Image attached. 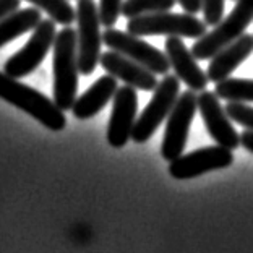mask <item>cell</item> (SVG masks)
Here are the masks:
<instances>
[{
	"instance_id": "6da1fadb",
	"label": "cell",
	"mask_w": 253,
	"mask_h": 253,
	"mask_svg": "<svg viewBox=\"0 0 253 253\" xmlns=\"http://www.w3.org/2000/svg\"><path fill=\"white\" fill-rule=\"evenodd\" d=\"M54 102L63 112L72 111L78 91V55L77 31L65 26L54 41Z\"/></svg>"
},
{
	"instance_id": "7a4b0ae2",
	"label": "cell",
	"mask_w": 253,
	"mask_h": 253,
	"mask_svg": "<svg viewBox=\"0 0 253 253\" xmlns=\"http://www.w3.org/2000/svg\"><path fill=\"white\" fill-rule=\"evenodd\" d=\"M0 99L30 114L33 119H36L39 124H42L45 128L52 131H60L67 125L63 111L55 104L54 99H49L41 91L34 89L2 72H0Z\"/></svg>"
},
{
	"instance_id": "3957f363",
	"label": "cell",
	"mask_w": 253,
	"mask_h": 253,
	"mask_svg": "<svg viewBox=\"0 0 253 253\" xmlns=\"http://www.w3.org/2000/svg\"><path fill=\"white\" fill-rule=\"evenodd\" d=\"M205 21L190 13H149L130 18L126 31L133 36H177L188 39H200L206 34Z\"/></svg>"
},
{
	"instance_id": "277c9868",
	"label": "cell",
	"mask_w": 253,
	"mask_h": 253,
	"mask_svg": "<svg viewBox=\"0 0 253 253\" xmlns=\"http://www.w3.org/2000/svg\"><path fill=\"white\" fill-rule=\"evenodd\" d=\"M253 21V0H237L235 7L226 20L212 28L211 33H206L203 38L197 39L192 50L197 60H208L216 55L222 47H226L235 39H239Z\"/></svg>"
},
{
	"instance_id": "5b68a950",
	"label": "cell",
	"mask_w": 253,
	"mask_h": 253,
	"mask_svg": "<svg viewBox=\"0 0 253 253\" xmlns=\"http://www.w3.org/2000/svg\"><path fill=\"white\" fill-rule=\"evenodd\" d=\"M101 21L94 0H78L77 5V55L78 70L84 77L91 75L101 59Z\"/></svg>"
},
{
	"instance_id": "8992f818",
	"label": "cell",
	"mask_w": 253,
	"mask_h": 253,
	"mask_svg": "<svg viewBox=\"0 0 253 253\" xmlns=\"http://www.w3.org/2000/svg\"><path fill=\"white\" fill-rule=\"evenodd\" d=\"M180 96V80L175 75H164L153 91L151 101L143 109L141 116L136 119L131 140L135 143H146L159 128V125L169 117L177 99Z\"/></svg>"
},
{
	"instance_id": "52a82bcc",
	"label": "cell",
	"mask_w": 253,
	"mask_h": 253,
	"mask_svg": "<svg viewBox=\"0 0 253 253\" xmlns=\"http://www.w3.org/2000/svg\"><path fill=\"white\" fill-rule=\"evenodd\" d=\"M57 31L52 20H42L34 28L30 41H28L16 54L5 62L3 73L11 78H25L41 65V62L54 47Z\"/></svg>"
},
{
	"instance_id": "ba28073f",
	"label": "cell",
	"mask_w": 253,
	"mask_h": 253,
	"mask_svg": "<svg viewBox=\"0 0 253 253\" xmlns=\"http://www.w3.org/2000/svg\"><path fill=\"white\" fill-rule=\"evenodd\" d=\"M197 111H198L197 93L192 89L183 91L168 117L163 146H161V154H163V158L166 161L172 163L174 159L180 158L183 154V149H185V145L188 141L190 126H192Z\"/></svg>"
},
{
	"instance_id": "9c48e42d",
	"label": "cell",
	"mask_w": 253,
	"mask_h": 253,
	"mask_svg": "<svg viewBox=\"0 0 253 253\" xmlns=\"http://www.w3.org/2000/svg\"><path fill=\"white\" fill-rule=\"evenodd\" d=\"M102 42L111 50L122 54L128 59L138 62L140 65L146 67L154 75H168L170 63L164 52H161L154 45L143 41L138 36H133L128 31H119L114 28H107L102 33Z\"/></svg>"
},
{
	"instance_id": "30bf717a",
	"label": "cell",
	"mask_w": 253,
	"mask_h": 253,
	"mask_svg": "<svg viewBox=\"0 0 253 253\" xmlns=\"http://www.w3.org/2000/svg\"><path fill=\"white\" fill-rule=\"evenodd\" d=\"M232 163L234 154L231 149L219 145L206 146L174 159L169 164V174L177 180H188L212 170L227 169Z\"/></svg>"
},
{
	"instance_id": "8fae6325",
	"label": "cell",
	"mask_w": 253,
	"mask_h": 253,
	"mask_svg": "<svg viewBox=\"0 0 253 253\" xmlns=\"http://www.w3.org/2000/svg\"><path fill=\"white\" fill-rule=\"evenodd\" d=\"M138 96L131 86H122L112 99V112L107 126V143L112 148H124L131 140V131L136 124Z\"/></svg>"
},
{
	"instance_id": "7c38bea8",
	"label": "cell",
	"mask_w": 253,
	"mask_h": 253,
	"mask_svg": "<svg viewBox=\"0 0 253 253\" xmlns=\"http://www.w3.org/2000/svg\"><path fill=\"white\" fill-rule=\"evenodd\" d=\"M198 111L201 114L206 130L216 145L227 149L240 146V135L235 131L226 109L221 106L219 97L214 91H201L198 94Z\"/></svg>"
},
{
	"instance_id": "4fadbf2b",
	"label": "cell",
	"mask_w": 253,
	"mask_h": 253,
	"mask_svg": "<svg viewBox=\"0 0 253 253\" xmlns=\"http://www.w3.org/2000/svg\"><path fill=\"white\" fill-rule=\"evenodd\" d=\"M164 54L170 63V68H174L175 77L183 82L188 89L192 91H205L210 80L206 72L201 70V67L197 63V59L193 57L182 38L169 36L164 42Z\"/></svg>"
},
{
	"instance_id": "5bb4252c",
	"label": "cell",
	"mask_w": 253,
	"mask_h": 253,
	"mask_svg": "<svg viewBox=\"0 0 253 253\" xmlns=\"http://www.w3.org/2000/svg\"><path fill=\"white\" fill-rule=\"evenodd\" d=\"M99 65L107 72V75L122 80L124 84L140 91H146V93L156 89L159 83L156 75L149 72L146 67L111 49L101 54Z\"/></svg>"
},
{
	"instance_id": "9a60e30c",
	"label": "cell",
	"mask_w": 253,
	"mask_h": 253,
	"mask_svg": "<svg viewBox=\"0 0 253 253\" xmlns=\"http://www.w3.org/2000/svg\"><path fill=\"white\" fill-rule=\"evenodd\" d=\"M253 54V36L252 34H242L226 47H222L216 55L211 57L208 67V80L212 83H219L229 78L237 70L240 63H244Z\"/></svg>"
},
{
	"instance_id": "2e32d148",
	"label": "cell",
	"mask_w": 253,
	"mask_h": 253,
	"mask_svg": "<svg viewBox=\"0 0 253 253\" xmlns=\"http://www.w3.org/2000/svg\"><path fill=\"white\" fill-rule=\"evenodd\" d=\"M117 89V78L111 77V75L101 77L89 86L88 91L77 97L72 107L73 116L78 120H88L94 117L97 112H101L107 106L109 101L114 99Z\"/></svg>"
},
{
	"instance_id": "e0dca14e",
	"label": "cell",
	"mask_w": 253,
	"mask_h": 253,
	"mask_svg": "<svg viewBox=\"0 0 253 253\" xmlns=\"http://www.w3.org/2000/svg\"><path fill=\"white\" fill-rule=\"evenodd\" d=\"M42 21L39 8H18L0 20V47L15 41L25 33L34 31Z\"/></svg>"
},
{
	"instance_id": "ac0fdd59",
	"label": "cell",
	"mask_w": 253,
	"mask_h": 253,
	"mask_svg": "<svg viewBox=\"0 0 253 253\" xmlns=\"http://www.w3.org/2000/svg\"><path fill=\"white\" fill-rule=\"evenodd\" d=\"M214 93L219 99L227 102H253V80L226 78L216 83Z\"/></svg>"
},
{
	"instance_id": "d6986e66",
	"label": "cell",
	"mask_w": 253,
	"mask_h": 253,
	"mask_svg": "<svg viewBox=\"0 0 253 253\" xmlns=\"http://www.w3.org/2000/svg\"><path fill=\"white\" fill-rule=\"evenodd\" d=\"M26 2L45 11L50 20L62 26H72V23L77 21V11L72 8L68 0H26Z\"/></svg>"
},
{
	"instance_id": "ffe728a7",
	"label": "cell",
	"mask_w": 253,
	"mask_h": 253,
	"mask_svg": "<svg viewBox=\"0 0 253 253\" xmlns=\"http://www.w3.org/2000/svg\"><path fill=\"white\" fill-rule=\"evenodd\" d=\"M177 0H124L122 15L125 18H135V16L161 13L174 8Z\"/></svg>"
},
{
	"instance_id": "44dd1931",
	"label": "cell",
	"mask_w": 253,
	"mask_h": 253,
	"mask_svg": "<svg viewBox=\"0 0 253 253\" xmlns=\"http://www.w3.org/2000/svg\"><path fill=\"white\" fill-rule=\"evenodd\" d=\"M124 0H99V21L101 26L112 28L117 23V18L122 15Z\"/></svg>"
},
{
	"instance_id": "7402d4cb",
	"label": "cell",
	"mask_w": 253,
	"mask_h": 253,
	"mask_svg": "<svg viewBox=\"0 0 253 253\" xmlns=\"http://www.w3.org/2000/svg\"><path fill=\"white\" fill-rule=\"evenodd\" d=\"M226 112L231 120L245 126L247 130L253 131V107L252 106H247L244 102H229L226 106Z\"/></svg>"
},
{
	"instance_id": "603a6c76",
	"label": "cell",
	"mask_w": 253,
	"mask_h": 253,
	"mask_svg": "<svg viewBox=\"0 0 253 253\" xmlns=\"http://www.w3.org/2000/svg\"><path fill=\"white\" fill-rule=\"evenodd\" d=\"M224 3L226 0H201V11H203V21L208 26L214 28L217 23H221L224 15Z\"/></svg>"
},
{
	"instance_id": "cb8c5ba5",
	"label": "cell",
	"mask_w": 253,
	"mask_h": 253,
	"mask_svg": "<svg viewBox=\"0 0 253 253\" xmlns=\"http://www.w3.org/2000/svg\"><path fill=\"white\" fill-rule=\"evenodd\" d=\"M21 0H0V20L20 8Z\"/></svg>"
},
{
	"instance_id": "d4e9b609",
	"label": "cell",
	"mask_w": 253,
	"mask_h": 253,
	"mask_svg": "<svg viewBox=\"0 0 253 253\" xmlns=\"http://www.w3.org/2000/svg\"><path fill=\"white\" fill-rule=\"evenodd\" d=\"M177 3L180 5L183 8L185 13H190V15H197L201 11V0H177Z\"/></svg>"
},
{
	"instance_id": "484cf974",
	"label": "cell",
	"mask_w": 253,
	"mask_h": 253,
	"mask_svg": "<svg viewBox=\"0 0 253 253\" xmlns=\"http://www.w3.org/2000/svg\"><path fill=\"white\" fill-rule=\"evenodd\" d=\"M240 146H244L247 151H250L253 154V131L252 130H245L242 135H240Z\"/></svg>"
},
{
	"instance_id": "4316f807",
	"label": "cell",
	"mask_w": 253,
	"mask_h": 253,
	"mask_svg": "<svg viewBox=\"0 0 253 253\" xmlns=\"http://www.w3.org/2000/svg\"><path fill=\"white\" fill-rule=\"evenodd\" d=\"M235 2H237V0H235Z\"/></svg>"
}]
</instances>
